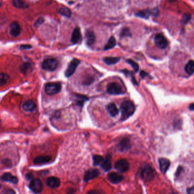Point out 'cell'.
I'll return each mask as SVG.
<instances>
[{
    "instance_id": "d590c367",
    "label": "cell",
    "mask_w": 194,
    "mask_h": 194,
    "mask_svg": "<svg viewBox=\"0 0 194 194\" xmlns=\"http://www.w3.org/2000/svg\"><path fill=\"white\" fill-rule=\"evenodd\" d=\"M191 19V16L190 14H185L181 18V22L183 24H186L189 22Z\"/></svg>"
},
{
    "instance_id": "5bb4252c",
    "label": "cell",
    "mask_w": 194,
    "mask_h": 194,
    "mask_svg": "<svg viewBox=\"0 0 194 194\" xmlns=\"http://www.w3.org/2000/svg\"><path fill=\"white\" fill-rule=\"evenodd\" d=\"M108 179L113 184H117L124 179V176L116 172H110L108 175Z\"/></svg>"
},
{
    "instance_id": "2e32d148",
    "label": "cell",
    "mask_w": 194,
    "mask_h": 194,
    "mask_svg": "<svg viewBox=\"0 0 194 194\" xmlns=\"http://www.w3.org/2000/svg\"><path fill=\"white\" fill-rule=\"evenodd\" d=\"M46 183L49 187L51 188H56L59 187L60 181L59 179L55 176H51L47 179Z\"/></svg>"
},
{
    "instance_id": "7a4b0ae2",
    "label": "cell",
    "mask_w": 194,
    "mask_h": 194,
    "mask_svg": "<svg viewBox=\"0 0 194 194\" xmlns=\"http://www.w3.org/2000/svg\"><path fill=\"white\" fill-rule=\"evenodd\" d=\"M140 176L145 181H150L153 180L154 172L152 167L147 164L144 165L140 169Z\"/></svg>"
},
{
    "instance_id": "4fadbf2b",
    "label": "cell",
    "mask_w": 194,
    "mask_h": 194,
    "mask_svg": "<svg viewBox=\"0 0 194 194\" xmlns=\"http://www.w3.org/2000/svg\"><path fill=\"white\" fill-rule=\"evenodd\" d=\"M117 149H119V151H125L129 150L130 147V140L128 138L125 137L122 138V140H121L119 142V144L117 146Z\"/></svg>"
},
{
    "instance_id": "603a6c76",
    "label": "cell",
    "mask_w": 194,
    "mask_h": 194,
    "mask_svg": "<svg viewBox=\"0 0 194 194\" xmlns=\"http://www.w3.org/2000/svg\"><path fill=\"white\" fill-rule=\"evenodd\" d=\"M106 110L112 117H115L119 114V110L114 103L109 104L106 106Z\"/></svg>"
},
{
    "instance_id": "6da1fadb",
    "label": "cell",
    "mask_w": 194,
    "mask_h": 194,
    "mask_svg": "<svg viewBox=\"0 0 194 194\" xmlns=\"http://www.w3.org/2000/svg\"><path fill=\"white\" fill-rule=\"evenodd\" d=\"M120 109L121 111V120L124 121L133 115L135 111V106L130 101H126L121 104Z\"/></svg>"
},
{
    "instance_id": "e575fe53",
    "label": "cell",
    "mask_w": 194,
    "mask_h": 194,
    "mask_svg": "<svg viewBox=\"0 0 194 194\" xmlns=\"http://www.w3.org/2000/svg\"><path fill=\"white\" fill-rule=\"evenodd\" d=\"M121 71H122L125 75H126V76L130 75V77H131V81L133 82V83L135 85H137L138 83L137 82V81H136L135 79V77L133 76V75L131 74V72H129L127 69H124V70H122Z\"/></svg>"
},
{
    "instance_id": "9c48e42d",
    "label": "cell",
    "mask_w": 194,
    "mask_h": 194,
    "mask_svg": "<svg viewBox=\"0 0 194 194\" xmlns=\"http://www.w3.org/2000/svg\"><path fill=\"white\" fill-rule=\"evenodd\" d=\"M29 188L34 193H39L42 190L43 185L40 179H33L29 184Z\"/></svg>"
},
{
    "instance_id": "52a82bcc",
    "label": "cell",
    "mask_w": 194,
    "mask_h": 194,
    "mask_svg": "<svg viewBox=\"0 0 194 194\" xmlns=\"http://www.w3.org/2000/svg\"><path fill=\"white\" fill-rule=\"evenodd\" d=\"M154 43L160 49H165L168 46V42L162 34H157L154 37Z\"/></svg>"
},
{
    "instance_id": "ab89813d",
    "label": "cell",
    "mask_w": 194,
    "mask_h": 194,
    "mask_svg": "<svg viewBox=\"0 0 194 194\" xmlns=\"http://www.w3.org/2000/svg\"><path fill=\"white\" fill-rule=\"evenodd\" d=\"M140 75L142 78H145L146 76H149L147 73H146L145 71H141V72H140Z\"/></svg>"
},
{
    "instance_id": "7bdbcfd3",
    "label": "cell",
    "mask_w": 194,
    "mask_h": 194,
    "mask_svg": "<svg viewBox=\"0 0 194 194\" xmlns=\"http://www.w3.org/2000/svg\"><path fill=\"white\" fill-rule=\"evenodd\" d=\"M1 5H2V3L0 2V6H1Z\"/></svg>"
},
{
    "instance_id": "d6a6232c",
    "label": "cell",
    "mask_w": 194,
    "mask_h": 194,
    "mask_svg": "<svg viewBox=\"0 0 194 194\" xmlns=\"http://www.w3.org/2000/svg\"><path fill=\"white\" fill-rule=\"evenodd\" d=\"M127 37H131V34L128 28H122V30L121 31L120 37L124 38Z\"/></svg>"
},
{
    "instance_id": "484cf974",
    "label": "cell",
    "mask_w": 194,
    "mask_h": 194,
    "mask_svg": "<svg viewBox=\"0 0 194 194\" xmlns=\"http://www.w3.org/2000/svg\"><path fill=\"white\" fill-rule=\"evenodd\" d=\"M116 45V39H115V38L114 37L112 36V37H110V39H109L107 43L105 44V46L104 47V50H105V51L110 50V49H111V48H112L115 47Z\"/></svg>"
},
{
    "instance_id": "74e56055",
    "label": "cell",
    "mask_w": 194,
    "mask_h": 194,
    "mask_svg": "<svg viewBox=\"0 0 194 194\" xmlns=\"http://www.w3.org/2000/svg\"><path fill=\"white\" fill-rule=\"evenodd\" d=\"M19 48L21 50H28L31 48L32 46L30 44H21L19 46Z\"/></svg>"
},
{
    "instance_id": "8d00e7d4",
    "label": "cell",
    "mask_w": 194,
    "mask_h": 194,
    "mask_svg": "<svg viewBox=\"0 0 194 194\" xmlns=\"http://www.w3.org/2000/svg\"><path fill=\"white\" fill-rule=\"evenodd\" d=\"M44 22V19L43 17H40L39 18L37 19V20L35 22L34 27L36 28H38V27H39L41 25H42Z\"/></svg>"
},
{
    "instance_id": "83f0119b",
    "label": "cell",
    "mask_w": 194,
    "mask_h": 194,
    "mask_svg": "<svg viewBox=\"0 0 194 194\" xmlns=\"http://www.w3.org/2000/svg\"><path fill=\"white\" fill-rule=\"evenodd\" d=\"M10 76L5 73H0V87L4 86L9 82Z\"/></svg>"
},
{
    "instance_id": "7402d4cb",
    "label": "cell",
    "mask_w": 194,
    "mask_h": 194,
    "mask_svg": "<svg viewBox=\"0 0 194 194\" xmlns=\"http://www.w3.org/2000/svg\"><path fill=\"white\" fill-rule=\"evenodd\" d=\"M22 108L26 112H32L36 108V104L32 100H28L23 104Z\"/></svg>"
},
{
    "instance_id": "1f68e13d",
    "label": "cell",
    "mask_w": 194,
    "mask_h": 194,
    "mask_svg": "<svg viewBox=\"0 0 194 194\" xmlns=\"http://www.w3.org/2000/svg\"><path fill=\"white\" fill-rule=\"evenodd\" d=\"M31 63L29 62H26L23 63L21 66H20V70L22 71L23 74L26 73L29 69L31 68Z\"/></svg>"
},
{
    "instance_id": "d6986e66",
    "label": "cell",
    "mask_w": 194,
    "mask_h": 194,
    "mask_svg": "<svg viewBox=\"0 0 194 194\" xmlns=\"http://www.w3.org/2000/svg\"><path fill=\"white\" fill-rule=\"evenodd\" d=\"M81 37V31H80V28L78 27L75 28V29L72 32V35H71V42L73 44L78 43L79 41L80 40Z\"/></svg>"
},
{
    "instance_id": "3957f363",
    "label": "cell",
    "mask_w": 194,
    "mask_h": 194,
    "mask_svg": "<svg viewBox=\"0 0 194 194\" xmlns=\"http://www.w3.org/2000/svg\"><path fill=\"white\" fill-rule=\"evenodd\" d=\"M58 66V60L55 58H47L46 59L44 60L42 64V67L44 70H47L49 71H55Z\"/></svg>"
},
{
    "instance_id": "7c38bea8",
    "label": "cell",
    "mask_w": 194,
    "mask_h": 194,
    "mask_svg": "<svg viewBox=\"0 0 194 194\" xmlns=\"http://www.w3.org/2000/svg\"><path fill=\"white\" fill-rule=\"evenodd\" d=\"M21 31V28L18 22H13L10 25L9 33L13 37H17L20 34Z\"/></svg>"
},
{
    "instance_id": "60d3db41",
    "label": "cell",
    "mask_w": 194,
    "mask_h": 194,
    "mask_svg": "<svg viewBox=\"0 0 194 194\" xmlns=\"http://www.w3.org/2000/svg\"><path fill=\"white\" fill-rule=\"evenodd\" d=\"M194 192V188L191 187L190 188H188L187 192L188 193H190V194H193Z\"/></svg>"
},
{
    "instance_id": "d4e9b609",
    "label": "cell",
    "mask_w": 194,
    "mask_h": 194,
    "mask_svg": "<svg viewBox=\"0 0 194 194\" xmlns=\"http://www.w3.org/2000/svg\"><path fill=\"white\" fill-rule=\"evenodd\" d=\"M194 62L192 60H190L186 65L185 70L188 75H192L194 73Z\"/></svg>"
},
{
    "instance_id": "4dcf8cb0",
    "label": "cell",
    "mask_w": 194,
    "mask_h": 194,
    "mask_svg": "<svg viewBox=\"0 0 194 194\" xmlns=\"http://www.w3.org/2000/svg\"><path fill=\"white\" fill-rule=\"evenodd\" d=\"M104 158L102 156H100L99 155H95L93 156V161H94V166H96L101 165V164L103 161Z\"/></svg>"
},
{
    "instance_id": "30bf717a",
    "label": "cell",
    "mask_w": 194,
    "mask_h": 194,
    "mask_svg": "<svg viewBox=\"0 0 194 194\" xmlns=\"http://www.w3.org/2000/svg\"><path fill=\"white\" fill-rule=\"evenodd\" d=\"M158 14V9H147L140 11L138 12L135 14V15L141 18L147 19L150 16H156Z\"/></svg>"
},
{
    "instance_id": "f35d334b",
    "label": "cell",
    "mask_w": 194,
    "mask_h": 194,
    "mask_svg": "<svg viewBox=\"0 0 194 194\" xmlns=\"http://www.w3.org/2000/svg\"><path fill=\"white\" fill-rule=\"evenodd\" d=\"M183 167L180 166L178 169V170H177V171H176V176H178L179 175H180V174L181 173V171H183Z\"/></svg>"
},
{
    "instance_id": "ee69618b",
    "label": "cell",
    "mask_w": 194,
    "mask_h": 194,
    "mask_svg": "<svg viewBox=\"0 0 194 194\" xmlns=\"http://www.w3.org/2000/svg\"><path fill=\"white\" fill-rule=\"evenodd\" d=\"M0 124H1V121H0Z\"/></svg>"
},
{
    "instance_id": "5b68a950",
    "label": "cell",
    "mask_w": 194,
    "mask_h": 194,
    "mask_svg": "<svg viewBox=\"0 0 194 194\" xmlns=\"http://www.w3.org/2000/svg\"><path fill=\"white\" fill-rule=\"evenodd\" d=\"M106 91L108 94H124V91L121 85L116 82L110 83L108 85Z\"/></svg>"
},
{
    "instance_id": "44dd1931",
    "label": "cell",
    "mask_w": 194,
    "mask_h": 194,
    "mask_svg": "<svg viewBox=\"0 0 194 194\" xmlns=\"http://www.w3.org/2000/svg\"><path fill=\"white\" fill-rule=\"evenodd\" d=\"M51 160V157L48 156H39L36 157L34 160V163L35 165H43L49 162Z\"/></svg>"
},
{
    "instance_id": "9a60e30c",
    "label": "cell",
    "mask_w": 194,
    "mask_h": 194,
    "mask_svg": "<svg viewBox=\"0 0 194 194\" xmlns=\"http://www.w3.org/2000/svg\"><path fill=\"white\" fill-rule=\"evenodd\" d=\"M158 161H159V164H160L161 171L163 174H165L167 172V171L168 170L170 165V161L165 158H161L158 160Z\"/></svg>"
},
{
    "instance_id": "ffe728a7",
    "label": "cell",
    "mask_w": 194,
    "mask_h": 194,
    "mask_svg": "<svg viewBox=\"0 0 194 194\" xmlns=\"http://www.w3.org/2000/svg\"><path fill=\"white\" fill-rule=\"evenodd\" d=\"M96 37L93 31L88 30L85 34V42L88 46H91L94 43Z\"/></svg>"
},
{
    "instance_id": "f546056e",
    "label": "cell",
    "mask_w": 194,
    "mask_h": 194,
    "mask_svg": "<svg viewBox=\"0 0 194 194\" xmlns=\"http://www.w3.org/2000/svg\"><path fill=\"white\" fill-rule=\"evenodd\" d=\"M59 13L60 15L66 17L67 18H69L71 16L72 12L71 10L67 7H62L59 10Z\"/></svg>"
},
{
    "instance_id": "f1b7e54d",
    "label": "cell",
    "mask_w": 194,
    "mask_h": 194,
    "mask_svg": "<svg viewBox=\"0 0 194 194\" xmlns=\"http://www.w3.org/2000/svg\"><path fill=\"white\" fill-rule=\"evenodd\" d=\"M88 100V97L81 95V94H76L75 95V101L79 106H82L83 105V104L86 100Z\"/></svg>"
},
{
    "instance_id": "8992f818",
    "label": "cell",
    "mask_w": 194,
    "mask_h": 194,
    "mask_svg": "<svg viewBox=\"0 0 194 194\" xmlns=\"http://www.w3.org/2000/svg\"><path fill=\"white\" fill-rule=\"evenodd\" d=\"M80 63V61L78 59L74 58L69 63L67 69L65 71V76L67 78H69L75 73L79 64Z\"/></svg>"
},
{
    "instance_id": "277c9868",
    "label": "cell",
    "mask_w": 194,
    "mask_h": 194,
    "mask_svg": "<svg viewBox=\"0 0 194 194\" xmlns=\"http://www.w3.org/2000/svg\"><path fill=\"white\" fill-rule=\"evenodd\" d=\"M61 85L58 83H49L45 85L44 91L48 95H54L59 92L61 90Z\"/></svg>"
},
{
    "instance_id": "4316f807",
    "label": "cell",
    "mask_w": 194,
    "mask_h": 194,
    "mask_svg": "<svg viewBox=\"0 0 194 194\" xmlns=\"http://www.w3.org/2000/svg\"><path fill=\"white\" fill-rule=\"evenodd\" d=\"M13 5L17 9H25L28 5L23 0H13Z\"/></svg>"
},
{
    "instance_id": "836d02e7",
    "label": "cell",
    "mask_w": 194,
    "mask_h": 194,
    "mask_svg": "<svg viewBox=\"0 0 194 194\" xmlns=\"http://www.w3.org/2000/svg\"><path fill=\"white\" fill-rule=\"evenodd\" d=\"M126 62L129 63L133 67V69H134L135 72H137L138 71L139 66L138 65L137 63L135 62V61H133V60L129 59L126 60Z\"/></svg>"
},
{
    "instance_id": "b9f144b4",
    "label": "cell",
    "mask_w": 194,
    "mask_h": 194,
    "mask_svg": "<svg viewBox=\"0 0 194 194\" xmlns=\"http://www.w3.org/2000/svg\"><path fill=\"white\" fill-rule=\"evenodd\" d=\"M189 109L191 110H193L194 109V104L192 103L191 105L189 106Z\"/></svg>"
},
{
    "instance_id": "ac0fdd59",
    "label": "cell",
    "mask_w": 194,
    "mask_h": 194,
    "mask_svg": "<svg viewBox=\"0 0 194 194\" xmlns=\"http://www.w3.org/2000/svg\"><path fill=\"white\" fill-rule=\"evenodd\" d=\"M1 179L3 181L10 182L13 184H17L18 183V178L15 176H13L12 174L8 172L3 174V175L1 176Z\"/></svg>"
},
{
    "instance_id": "cb8c5ba5",
    "label": "cell",
    "mask_w": 194,
    "mask_h": 194,
    "mask_svg": "<svg viewBox=\"0 0 194 194\" xmlns=\"http://www.w3.org/2000/svg\"><path fill=\"white\" fill-rule=\"evenodd\" d=\"M120 60V58L119 57H105L103 59L104 62L108 66L115 64L119 62Z\"/></svg>"
},
{
    "instance_id": "ba28073f",
    "label": "cell",
    "mask_w": 194,
    "mask_h": 194,
    "mask_svg": "<svg viewBox=\"0 0 194 194\" xmlns=\"http://www.w3.org/2000/svg\"><path fill=\"white\" fill-rule=\"evenodd\" d=\"M115 167L119 172L124 173L128 171L129 169V164L127 160L121 159L117 161L115 163Z\"/></svg>"
},
{
    "instance_id": "8fae6325",
    "label": "cell",
    "mask_w": 194,
    "mask_h": 194,
    "mask_svg": "<svg viewBox=\"0 0 194 194\" xmlns=\"http://www.w3.org/2000/svg\"><path fill=\"white\" fill-rule=\"evenodd\" d=\"M100 171L96 169H91L85 172L84 181H88L95 178L100 175Z\"/></svg>"
},
{
    "instance_id": "e0dca14e",
    "label": "cell",
    "mask_w": 194,
    "mask_h": 194,
    "mask_svg": "<svg viewBox=\"0 0 194 194\" xmlns=\"http://www.w3.org/2000/svg\"><path fill=\"white\" fill-rule=\"evenodd\" d=\"M101 168L104 171H108L112 168V156L110 155H107L105 158H104L103 161L101 164Z\"/></svg>"
}]
</instances>
